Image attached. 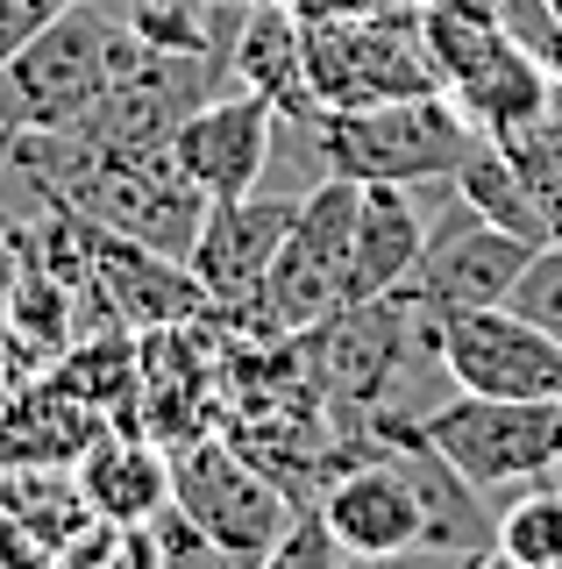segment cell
<instances>
[{
	"mask_svg": "<svg viewBox=\"0 0 562 569\" xmlns=\"http://www.w3.org/2000/svg\"><path fill=\"white\" fill-rule=\"evenodd\" d=\"M143 36L121 22L114 0H79L58 22H43L0 64V142L8 136H58L79 129L100 93L143 58Z\"/></svg>",
	"mask_w": 562,
	"mask_h": 569,
	"instance_id": "1",
	"label": "cell"
},
{
	"mask_svg": "<svg viewBox=\"0 0 562 569\" xmlns=\"http://www.w3.org/2000/svg\"><path fill=\"white\" fill-rule=\"evenodd\" d=\"M371 441H428L442 462L470 477L478 491H520L562 470V406L541 399H484V391H455L428 406L420 420L378 413L371 406Z\"/></svg>",
	"mask_w": 562,
	"mask_h": 569,
	"instance_id": "2",
	"label": "cell"
},
{
	"mask_svg": "<svg viewBox=\"0 0 562 569\" xmlns=\"http://www.w3.org/2000/svg\"><path fill=\"white\" fill-rule=\"evenodd\" d=\"M349 236H357V178L328 171L313 192H300V213H292L257 299L221 328L250 335V342H292V335L335 320L349 307Z\"/></svg>",
	"mask_w": 562,
	"mask_h": 569,
	"instance_id": "3",
	"label": "cell"
},
{
	"mask_svg": "<svg viewBox=\"0 0 562 569\" xmlns=\"http://www.w3.org/2000/svg\"><path fill=\"white\" fill-rule=\"evenodd\" d=\"M478 121L449 93H407L384 107H342V114H313V150L335 178L357 186H434L455 178L478 150Z\"/></svg>",
	"mask_w": 562,
	"mask_h": 569,
	"instance_id": "4",
	"label": "cell"
},
{
	"mask_svg": "<svg viewBox=\"0 0 562 569\" xmlns=\"http://www.w3.org/2000/svg\"><path fill=\"white\" fill-rule=\"evenodd\" d=\"M171 506H179L214 548H228L242 569H257L278 548V533L307 512V506H292V491L278 485V477H263L221 427L171 449Z\"/></svg>",
	"mask_w": 562,
	"mask_h": 569,
	"instance_id": "5",
	"label": "cell"
},
{
	"mask_svg": "<svg viewBox=\"0 0 562 569\" xmlns=\"http://www.w3.org/2000/svg\"><path fill=\"white\" fill-rule=\"evenodd\" d=\"M420 349L442 363L455 391H484V399H541L562 406V342L541 335L513 307H413Z\"/></svg>",
	"mask_w": 562,
	"mask_h": 569,
	"instance_id": "6",
	"label": "cell"
},
{
	"mask_svg": "<svg viewBox=\"0 0 562 569\" xmlns=\"http://www.w3.org/2000/svg\"><path fill=\"white\" fill-rule=\"evenodd\" d=\"M307 93H313V114L384 107V100H407V93H442L434 58L420 43V8L307 22Z\"/></svg>",
	"mask_w": 562,
	"mask_h": 569,
	"instance_id": "7",
	"label": "cell"
},
{
	"mask_svg": "<svg viewBox=\"0 0 562 569\" xmlns=\"http://www.w3.org/2000/svg\"><path fill=\"white\" fill-rule=\"evenodd\" d=\"M526 257H534V242L491 228L484 213L455 192V207L428 228L413 278L399 284L392 299L428 307V313L434 307H505V299H513V284H520V271H526Z\"/></svg>",
	"mask_w": 562,
	"mask_h": 569,
	"instance_id": "8",
	"label": "cell"
},
{
	"mask_svg": "<svg viewBox=\"0 0 562 569\" xmlns=\"http://www.w3.org/2000/svg\"><path fill=\"white\" fill-rule=\"evenodd\" d=\"M207 328H150L136 335V427L164 449L221 427V370L207 363Z\"/></svg>",
	"mask_w": 562,
	"mask_h": 569,
	"instance_id": "9",
	"label": "cell"
},
{
	"mask_svg": "<svg viewBox=\"0 0 562 569\" xmlns=\"http://www.w3.org/2000/svg\"><path fill=\"white\" fill-rule=\"evenodd\" d=\"M300 200H271V192H242V200H207V221L185 249V271L200 278L214 320H235L257 299L263 271H271L278 242H285Z\"/></svg>",
	"mask_w": 562,
	"mask_h": 569,
	"instance_id": "10",
	"label": "cell"
},
{
	"mask_svg": "<svg viewBox=\"0 0 562 569\" xmlns=\"http://www.w3.org/2000/svg\"><path fill=\"white\" fill-rule=\"evenodd\" d=\"M271 136H278V107L250 86H235V93L200 100L171 129V157L207 200H242L271 171Z\"/></svg>",
	"mask_w": 562,
	"mask_h": 569,
	"instance_id": "11",
	"label": "cell"
},
{
	"mask_svg": "<svg viewBox=\"0 0 562 569\" xmlns=\"http://www.w3.org/2000/svg\"><path fill=\"white\" fill-rule=\"evenodd\" d=\"M313 512L328 520V533L342 541V556H399V548H420L428 533V512H420V485L407 470L399 449H378L313 498Z\"/></svg>",
	"mask_w": 562,
	"mask_h": 569,
	"instance_id": "12",
	"label": "cell"
},
{
	"mask_svg": "<svg viewBox=\"0 0 562 569\" xmlns=\"http://www.w3.org/2000/svg\"><path fill=\"white\" fill-rule=\"evenodd\" d=\"M72 470H79V491H86V512H93V520L150 533L171 512V449L150 441L143 427H108Z\"/></svg>",
	"mask_w": 562,
	"mask_h": 569,
	"instance_id": "13",
	"label": "cell"
},
{
	"mask_svg": "<svg viewBox=\"0 0 562 569\" xmlns=\"http://www.w3.org/2000/svg\"><path fill=\"white\" fill-rule=\"evenodd\" d=\"M108 427L114 420L79 385H64L58 370H37L0 399V462H79Z\"/></svg>",
	"mask_w": 562,
	"mask_h": 569,
	"instance_id": "14",
	"label": "cell"
},
{
	"mask_svg": "<svg viewBox=\"0 0 562 569\" xmlns=\"http://www.w3.org/2000/svg\"><path fill=\"white\" fill-rule=\"evenodd\" d=\"M428 221L413 207V186H357V236H349V307L392 299L413 278Z\"/></svg>",
	"mask_w": 562,
	"mask_h": 569,
	"instance_id": "15",
	"label": "cell"
},
{
	"mask_svg": "<svg viewBox=\"0 0 562 569\" xmlns=\"http://www.w3.org/2000/svg\"><path fill=\"white\" fill-rule=\"evenodd\" d=\"M228 79L250 86V93H263L285 121H307V129H313V93H307V22L285 8V0L242 8V29H235V43H228Z\"/></svg>",
	"mask_w": 562,
	"mask_h": 569,
	"instance_id": "16",
	"label": "cell"
},
{
	"mask_svg": "<svg viewBox=\"0 0 562 569\" xmlns=\"http://www.w3.org/2000/svg\"><path fill=\"white\" fill-rule=\"evenodd\" d=\"M455 192H463L470 207L484 213L491 228H505V236H520V242H549V221H541V207H534V192H526V178H520V164L499 150V142H478L470 150V164L455 171Z\"/></svg>",
	"mask_w": 562,
	"mask_h": 569,
	"instance_id": "17",
	"label": "cell"
},
{
	"mask_svg": "<svg viewBox=\"0 0 562 569\" xmlns=\"http://www.w3.org/2000/svg\"><path fill=\"white\" fill-rule=\"evenodd\" d=\"M491 548H505L520 569H562V485H520L491 520Z\"/></svg>",
	"mask_w": 562,
	"mask_h": 569,
	"instance_id": "18",
	"label": "cell"
},
{
	"mask_svg": "<svg viewBox=\"0 0 562 569\" xmlns=\"http://www.w3.org/2000/svg\"><path fill=\"white\" fill-rule=\"evenodd\" d=\"M491 142L520 164L526 192H534V207H541V221H549V242H562V100L549 107V114H534L526 129L491 136Z\"/></svg>",
	"mask_w": 562,
	"mask_h": 569,
	"instance_id": "19",
	"label": "cell"
},
{
	"mask_svg": "<svg viewBox=\"0 0 562 569\" xmlns=\"http://www.w3.org/2000/svg\"><path fill=\"white\" fill-rule=\"evenodd\" d=\"M43 569H150V533L114 527V520H86L72 541L50 548Z\"/></svg>",
	"mask_w": 562,
	"mask_h": 569,
	"instance_id": "20",
	"label": "cell"
},
{
	"mask_svg": "<svg viewBox=\"0 0 562 569\" xmlns=\"http://www.w3.org/2000/svg\"><path fill=\"white\" fill-rule=\"evenodd\" d=\"M505 307L562 342V242H541L534 257H526V271H520V284H513V299H505Z\"/></svg>",
	"mask_w": 562,
	"mask_h": 569,
	"instance_id": "21",
	"label": "cell"
},
{
	"mask_svg": "<svg viewBox=\"0 0 562 569\" xmlns=\"http://www.w3.org/2000/svg\"><path fill=\"white\" fill-rule=\"evenodd\" d=\"M257 569H342V541H335V533H328V520H321V512H300V520H292L285 533H278V548H271V556H263Z\"/></svg>",
	"mask_w": 562,
	"mask_h": 569,
	"instance_id": "22",
	"label": "cell"
},
{
	"mask_svg": "<svg viewBox=\"0 0 562 569\" xmlns=\"http://www.w3.org/2000/svg\"><path fill=\"white\" fill-rule=\"evenodd\" d=\"M64 8H79V0H0V64H8L43 22H58Z\"/></svg>",
	"mask_w": 562,
	"mask_h": 569,
	"instance_id": "23",
	"label": "cell"
},
{
	"mask_svg": "<svg viewBox=\"0 0 562 569\" xmlns=\"http://www.w3.org/2000/svg\"><path fill=\"white\" fill-rule=\"evenodd\" d=\"M43 562H50V548L14 520L8 506H0V569H43Z\"/></svg>",
	"mask_w": 562,
	"mask_h": 569,
	"instance_id": "24",
	"label": "cell"
},
{
	"mask_svg": "<svg viewBox=\"0 0 562 569\" xmlns=\"http://www.w3.org/2000/svg\"><path fill=\"white\" fill-rule=\"evenodd\" d=\"M300 22H342V14H399V8H420V0H285Z\"/></svg>",
	"mask_w": 562,
	"mask_h": 569,
	"instance_id": "25",
	"label": "cell"
},
{
	"mask_svg": "<svg viewBox=\"0 0 562 569\" xmlns=\"http://www.w3.org/2000/svg\"><path fill=\"white\" fill-rule=\"evenodd\" d=\"M470 556L449 548H399V556H342V569H463Z\"/></svg>",
	"mask_w": 562,
	"mask_h": 569,
	"instance_id": "26",
	"label": "cell"
},
{
	"mask_svg": "<svg viewBox=\"0 0 562 569\" xmlns=\"http://www.w3.org/2000/svg\"><path fill=\"white\" fill-rule=\"evenodd\" d=\"M463 569H520L513 556H505V548H478V556H470Z\"/></svg>",
	"mask_w": 562,
	"mask_h": 569,
	"instance_id": "27",
	"label": "cell"
},
{
	"mask_svg": "<svg viewBox=\"0 0 562 569\" xmlns=\"http://www.w3.org/2000/svg\"><path fill=\"white\" fill-rule=\"evenodd\" d=\"M549 8H555V14H562V0H549Z\"/></svg>",
	"mask_w": 562,
	"mask_h": 569,
	"instance_id": "28",
	"label": "cell"
},
{
	"mask_svg": "<svg viewBox=\"0 0 562 569\" xmlns=\"http://www.w3.org/2000/svg\"><path fill=\"white\" fill-rule=\"evenodd\" d=\"M555 485H562V470H555Z\"/></svg>",
	"mask_w": 562,
	"mask_h": 569,
	"instance_id": "29",
	"label": "cell"
},
{
	"mask_svg": "<svg viewBox=\"0 0 562 569\" xmlns=\"http://www.w3.org/2000/svg\"><path fill=\"white\" fill-rule=\"evenodd\" d=\"M150 569H157V562H150Z\"/></svg>",
	"mask_w": 562,
	"mask_h": 569,
	"instance_id": "30",
	"label": "cell"
}]
</instances>
